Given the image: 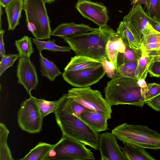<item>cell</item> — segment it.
<instances>
[{
    "label": "cell",
    "mask_w": 160,
    "mask_h": 160,
    "mask_svg": "<svg viewBox=\"0 0 160 160\" xmlns=\"http://www.w3.org/2000/svg\"><path fill=\"white\" fill-rule=\"evenodd\" d=\"M54 113L62 135L82 142L96 150H99V132L75 115L67 94H63L59 99Z\"/></svg>",
    "instance_id": "cell-1"
},
{
    "label": "cell",
    "mask_w": 160,
    "mask_h": 160,
    "mask_svg": "<svg viewBox=\"0 0 160 160\" xmlns=\"http://www.w3.org/2000/svg\"><path fill=\"white\" fill-rule=\"evenodd\" d=\"M116 33L109 27L96 28L93 31L62 38L76 53L101 61L103 57L108 58L106 47L111 37Z\"/></svg>",
    "instance_id": "cell-2"
},
{
    "label": "cell",
    "mask_w": 160,
    "mask_h": 160,
    "mask_svg": "<svg viewBox=\"0 0 160 160\" xmlns=\"http://www.w3.org/2000/svg\"><path fill=\"white\" fill-rule=\"evenodd\" d=\"M104 92L111 106L128 104L142 107L146 103L136 79L115 77L107 83Z\"/></svg>",
    "instance_id": "cell-3"
},
{
    "label": "cell",
    "mask_w": 160,
    "mask_h": 160,
    "mask_svg": "<svg viewBox=\"0 0 160 160\" xmlns=\"http://www.w3.org/2000/svg\"><path fill=\"white\" fill-rule=\"evenodd\" d=\"M111 132L124 144L160 149V134L147 126L123 123L116 127Z\"/></svg>",
    "instance_id": "cell-4"
},
{
    "label": "cell",
    "mask_w": 160,
    "mask_h": 160,
    "mask_svg": "<svg viewBox=\"0 0 160 160\" xmlns=\"http://www.w3.org/2000/svg\"><path fill=\"white\" fill-rule=\"evenodd\" d=\"M45 3L43 0H23L27 27L38 40L50 39L52 32Z\"/></svg>",
    "instance_id": "cell-5"
},
{
    "label": "cell",
    "mask_w": 160,
    "mask_h": 160,
    "mask_svg": "<svg viewBox=\"0 0 160 160\" xmlns=\"http://www.w3.org/2000/svg\"><path fill=\"white\" fill-rule=\"evenodd\" d=\"M84 143L62 135L49 152L47 160H94L91 150Z\"/></svg>",
    "instance_id": "cell-6"
},
{
    "label": "cell",
    "mask_w": 160,
    "mask_h": 160,
    "mask_svg": "<svg viewBox=\"0 0 160 160\" xmlns=\"http://www.w3.org/2000/svg\"><path fill=\"white\" fill-rule=\"evenodd\" d=\"M67 94L69 97L89 108L103 113L108 119L111 118L112 106L98 90L89 87L72 88L68 90Z\"/></svg>",
    "instance_id": "cell-7"
},
{
    "label": "cell",
    "mask_w": 160,
    "mask_h": 160,
    "mask_svg": "<svg viewBox=\"0 0 160 160\" xmlns=\"http://www.w3.org/2000/svg\"><path fill=\"white\" fill-rule=\"evenodd\" d=\"M37 98L32 95L21 104L18 113V122L23 131L30 133H38L42 129L43 118L38 105Z\"/></svg>",
    "instance_id": "cell-8"
},
{
    "label": "cell",
    "mask_w": 160,
    "mask_h": 160,
    "mask_svg": "<svg viewBox=\"0 0 160 160\" xmlns=\"http://www.w3.org/2000/svg\"><path fill=\"white\" fill-rule=\"evenodd\" d=\"M105 74L102 65L79 70L64 71L62 76L70 85L77 88H85L98 82Z\"/></svg>",
    "instance_id": "cell-9"
},
{
    "label": "cell",
    "mask_w": 160,
    "mask_h": 160,
    "mask_svg": "<svg viewBox=\"0 0 160 160\" xmlns=\"http://www.w3.org/2000/svg\"><path fill=\"white\" fill-rule=\"evenodd\" d=\"M75 8L84 18L92 21L99 28L109 26L106 7L101 4L87 0H78Z\"/></svg>",
    "instance_id": "cell-10"
},
{
    "label": "cell",
    "mask_w": 160,
    "mask_h": 160,
    "mask_svg": "<svg viewBox=\"0 0 160 160\" xmlns=\"http://www.w3.org/2000/svg\"><path fill=\"white\" fill-rule=\"evenodd\" d=\"M148 17L141 5L138 4L133 5L123 18L122 21L141 43L149 23Z\"/></svg>",
    "instance_id": "cell-11"
},
{
    "label": "cell",
    "mask_w": 160,
    "mask_h": 160,
    "mask_svg": "<svg viewBox=\"0 0 160 160\" xmlns=\"http://www.w3.org/2000/svg\"><path fill=\"white\" fill-rule=\"evenodd\" d=\"M16 72L18 83L22 85L30 96L31 90L36 89L38 80L36 68L30 58H19Z\"/></svg>",
    "instance_id": "cell-12"
},
{
    "label": "cell",
    "mask_w": 160,
    "mask_h": 160,
    "mask_svg": "<svg viewBox=\"0 0 160 160\" xmlns=\"http://www.w3.org/2000/svg\"><path fill=\"white\" fill-rule=\"evenodd\" d=\"M117 138L111 132L100 134L99 150L101 160H128L118 144Z\"/></svg>",
    "instance_id": "cell-13"
},
{
    "label": "cell",
    "mask_w": 160,
    "mask_h": 160,
    "mask_svg": "<svg viewBox=\"0 0 160 160\" xmlns=\"http://www.w3.org/2000/svg\"><path fill=\"white\" fill-rule=\"evenodd\" d=\"M96 29L83 23L77 24L73 22L63 23L58 25L52 31L51 35L62 38L87 33L94 31Z\"/></svg>",
    "instance_id": "cell-14"
},
{
    "label": "cell",
    "mask_w": 160,
    "mask_h": 160,
    "mask_svg": "<svg viewBox=\"0 0 160 160\" xmlns=\"http://www.w3.org/2000/svg\"><path fill=\"white\" fill-rule=\"evenodd\" d=\"M94 130L98 132L107 130L108 118L99 112L93 110L82 113L79 118Z\"/></svg>",
    "instance_id": "cell-15"
},
{
    "label": "cell",
    "mask_w": 160,
    "mask_h": 160,
    "mask_svg": "<svg viewBox=\"0 0 160 160\" xmlns=\"http://www.w3.org/2000/svg\"><path fill=\"white\" fill-rule=\"evenodd\" d=\"M116 33L127 47L136 52L142 53L141 43L123 21L120 22Z\"/></svg>",
    "instance_id": "cell-16"
},
{
    "label": "cell",
    "mask_w": 160,
    "mask_h": 160,
    "mask_svg": "<svg viewBox=\"0 0 160 160\" xmlns=\"http://www.w3.org/2000/svg\"><path fill=\"white\" fill-rule=\"evenodd\" d=\"M102 65V61L81 55L72 57L64 71H73L82 70Z\"/></svg>",
    "instance_id": "cell-17"
},
{
    "label": "cell",
    "mask_w": 160,
    "mask_h": 160,
    "mask_svg": "<svg viewBox=\"0 0 160 160\" xmlns=\"http://www.w3.org/2000/svg\"><path fill=\"white\" fill-rule=\"evenodd\" d=\"M23 7V0H15L5 8L8 30H13L19 24Z\"/></svg>",
    "instance_id": "cell-18"
},
{
    "label": "cell",
    "mask_w": 160,
    "mask_h": 160,
    "mask_svg": "<svg viewBox=\"0 0 160 160\" xmlns=\"http://www.w3.org/2000/svg\"><path fill=\"white\" fill-rule=\"evenodd\" d=\"M126 45L121 38L115 33L111 37L106 47V53L108 60L114 65L116 70L117 69V58L119 53L125 52Z\"/></svg>",
    "instance_id": "cell-19"
},
{
    "label": "cell",
    "mask_w": 160,
    "mask_h": 160,
    "mask_svg": "<svg viewBox=\"0 0 160 160\" xmlns=\"http://www.w3.org/2000/svg\"><path fill=\"white\" fill-rule=\"evenodd\" d=\"M46 142H39L20 160H47L49 152L54 146Z\"/></svg>",
    "instance_id": "cell-20"
},
{
    "label": "cell",
    "mask_w": 160,
    "mask_h": 160,
    "mask_svg": "<svg viewBox=\"0 0 160 160\" xmlns=\"http://www.w3.org/2000/svg\"><path fill=\"white\" fill-rule=\"evenodd\" d=\"M121 148L128 160H156L145 150V148L125 144Z\"/></svg>",
    "instance_id": "cell-21"
},
{
    "label": "cell",
    "mask_w": 160,
    "mask_h": 160,
    "mask_svg": "<svg viewBox=\"0 0 160 160\" xmlns=\"http://www.w3.org/2000/svg\"><path fill=\"white\" fill-rule=\"evenodd\" d=\"M40 72L42 75L48 79L53 81L56 77L62 74L59 68L52 61L44 58L41 52H39Z\"/></svg>",
    "instance_id": "cell-22"
},
{
    "label": "cell",
    "mask_w": 160,
    "mask_h": 160,
    "mask_svg": "<svg viewBox=\"0 0 160 160\" xmlns=\"http://www.w3.org/2000/svg\"><path fill=\"white\" fill-rule=\"evenodd\" d=\"M142 55L138 60L136 70V78L138 80L141 79H145L150 66L153 62L148 52L143 50H142Z\"/></svg>",
    "instance_id": "cell-23"
},
{
    "label": "cell",
    "mask_w": 160,
    "mask_h": 160,
    "mask_svg": "<svg viewBox=\"0 0 160 160\" xmlns=\"http://www.w3.org/2000/svg\"><path fill=\"white\" fill-rule=\"evenodd\" d=\"M9 131L2 123H0V160H12L13 159L7 142Z\"/></svg>",
    "instance_id": "cell-24"
},
{
    "label": "cell",
    "mask_w": 160,
    "mask_h": 160,
    "mask_svg": "<svg viewBox=\"0 0 160 160\" xmlns=\"http://www.w3.org/2000/svg\"><path fill=\"white\" fill-rule=\"evenodd\" d=\"M138 60L126 62L117 66L115 77L136 79L135 73Z\"/></svg>",
    "instance_id": "cell-25"
},
{
    "label": "cell",
    "mask_w": 160,
    "mask_h": 160,
    "mask_svg": "<svg viewBox=\"0 0 160 160\" xmlns=\"http://www.w3.org/2000/svg\"><path fill=\"white\" fill-rule=\"evenodd\" d=\"M32 42L36 45L38 51L47 50L52 52H70L71 48L69 46H61L55 43V40L41 41L36 38H32Z\"/></svg>",
    "instance_id": "cell-26"
},
{
    "label": "cell",
    "mask_w": 160,
    "mask_h": 160,
    "mask_svg": "<svg viewBox=\"0 0 160 160\" xmlns=\"http://www.w3.org/2000/svg\"><path fill=\"white\" fill-rule=\"evenodd\" d=\"M15 45L18 52L19 58H30L34 52L31 38L28 36H24L21 39L16 40Z\"/></svg>",
    "instance_id": "cell-27"
},
{
    "label": "cell",
    "mask_w": 160,
    "mask_h": 160,
    "mask_svg": "<svg viewBox=\"0 0 160 160\" xmlns=\"http://www.w3.org/2000/svg\"><path fill=\"white\" fill-rule=\"evenodd\" d=\"M157 42H160V32L153 29L149 23L142 40L141 48L147 44Z\"/></svg>",
    "instance_id": "cell-28"
},
{
    "label": "cell",
    "mask_w": 160,
    "mask_h": 160,
    "mask_svg": "<svg viewBox=\"0 0 160 160\" xmlns=\"http://www.w3.org/2000/svg\"><path fill=\"white\" fill-rule=\"evenodd\" d=\"M37 102L42 117L54 112L59 102V99L49 101L44 99H38Z\"/></svg>",
    "instance_id": "cell-29"
},
{
    "label": "cell",
    "mask_w": 160,
    "mask_h": 160,
    "mask_svg": "<svg viewBox=\"0 0 160 160\" xmlns=\"http://www.w3.org/2000/svg\"><path fill=\"white\" fill-rule=\"evenodd\" d=\"M124 53H119L117 58V66L127 62L138 60L142 53L136 52L126 46Z\"/></svg>",
    "instance_id": "cell-30"
},
{
    "label": "cell",
    "mask_w": 160,
    "mask_h": 160,
    "mask_svg": "<svg viewBox=\"0 0 160 160\" xmlns=\"http://www.w3.org/2000/svg\"><path fill=\"white\" fill-rule=\"evenodd\" d=\"M141 92L147 102L160 94V84L155 82L148 83L146 87L141 88Z\"/></svg>",
    "instance_id": "cell-31"
},
{
    "label": "cell",
    "mask_w": 160,
    "mask_h": 160,
    "mask_svg": "<svg viewBox=\"0 0 160 160\" xmlns=\"http://www.w3.org/2000/svg\"><path fill=\"white\" fill-rule=\"evenodd\" d=\"M19 57V54H6L1 58L0 62V76L10 67H12L14 62Z\"/></svg>",
    "instance_id": "cell-32"
},
{
    "label": "cell",
    "mask_w": 160,
    "mask_h": 160,
    "mask_svg": "<svg viewBox=\"0 0 160 160\" xmlns=\"http://www.w3.org/2000/svg\"><path fill=\"white\" fill-rule=\"evenodd\" d=\"M69 97L72 110L75 115L78 118H80L81 114L82 112L93 110Z\"/></svg>",
    "instance_id": "cell-33"
},
{
    "label": "cell",
    "mask_w": 160,
    "mask_h": 160,
    "mask_svg": "<svg viewBox=\"0 0 160 160\" xmlns=\"http://www.w3.org/2000/svg\"><path fill=\"white\" fill-rule=\"evenodd\" d=\"M101 61L107 76L111 79L115 78L116 68L112 62L105 57L102 58Z\"/></svg>",
    "instance_id": "cell-34"
},
{
    "label": "cell",
    "mask_w": 160,
    "mask_h": 160,
    "mask_svg": "<svg viewBox=\"0 0 160 160\" xmlns=\"http://www.w3.org/2000/svg\"><path fill=\"white\" fill-rule=\"evenodd\" d=\"M150 77H160V61L153 62L150 65L148 70Z\"/></svg>",
    "instance_id": "cell-35"
},
{
    "label": "cell",
    "mask_w": 160,
    "mask_h": 160,
    "mask_svg": "<svg viewBox=\"0 0 160 160\" xmlns=\"http://www.w3.org/2000/svg\"><path fill=\"white\" fill-rule=\"evenodd\" d=\"M157 0H149L145 6L146 13L152 17L154 14L156 8Z\"/></svg>",
    "instance_id": "cell-36"
},
{
    "label": "cell",
    "mask_w": 160,
    "mask_h": 160,
    "mask_svg": "<svg viewBox=\"0 0 160 160\" xmlns=\"http://www.w3.org/2000/svg\"><path fill=\"white\" fill-rule=\"evenodd\" d=\"M146 103L153 109L160 112V94L147 101Z\"/></svg>",
    "instance_id": "cell-37"
},
{
    "label": "cell",
    "mask_w": 160,
    "mask_h": 160,
    "mask_svg": "<svg viewBox=\"0 0 160 160\" xmlns=\"http://www.w3.org/2000/svg\"><path fill=\"white\" fill-rule=\"evenodd\" d=\"M141 50H144L148 52L152 51L160 50V42L147 44L142 47Z\"/></svg>",
    "instance_id": "cell-38"
},
{
    "label": "cell",
    "mask_w": 160,
    "mask_h": 160,
    "mask_svg": "<svg viewBox=\"0 0 160 160\" xmlns=\"http://www.w3.org/2000/svg\"><path fill=\"white\" fill-rule=\"evenodd\" d=\"M5 31L3 29H0V56L2 58L6 55L3 42V35Z\"/></svg>",
    "instance_id": "cell-39"
},
{
    "label": "cell",
    "mask_w": 160,
    "mask_h": 160,
    "mask_svg": "<svg viewBox=\"0 0 160 160\" xmlns=\"http://www.w3.org/2000/svg\"><path fill=\"white\" fill-rule=\"evenodd\" d=\"M149 23L153 29L160 32V22L153 19L152 17H148Z\"/></svg>",
    "instance_id": "cell-40"
},
{
    "label": "cell",
    "mask_w": 160,
    "mask_h": 160,
    "mask_svg": "<svg viewBox=\"0 0 160 160\" xmlns=\"http://www.w3.org/2000/svg\"><path fill=\"white\" fill-rule=\"evenodd\" d=\"M152 18L155 20L160 22V0H157L156 10Z\"/></svg>",
    "instance_id": "cell-41"
},
{
    "label": "cell",
    "mask_w": 160,
    "mask_h": 160,
    "mask_svg": "<svg viewBox=\"0 0 160 160\" xmlns=\"http://www.w3.org/2000/svg\"><path fill=\"white\" fill-rule=\"evenodd\" d=\"M148 53L149 56L153 59V62L160 61V50L152 51Z\"/></svg>",
    "instance_id": "cell-42"
},
{
    "label": "cell",
    "mask_w": 160,
    "mask_h": 160,
    "mask_svg": "<svg viewBox=\"0 0 160 160\" xmlns=\"http://www.w3.org/2000/svg\"><path fill=\"white\" fill-rule=\"evenodd\" d=\"M15 0H0V5L5 8Z\"/></svg>",
    "instance_id": "cell-43"
},
{
    "label": "cell",
    "mask_w": 160,
    "mask_h": 160,
    "mask_svg": "<svg viewBox=\"0 0 160 160\" xmlns=\"http://www.w3.org/2000/svg\"><path fill=\"white\" fill-rule=\"evenodd\" d=\"M138 83L141 88H144L147 85L145 79H141L138 80Z\"/></svg>",
    "instance_id": "cell-44"
},
{
    "label": "cell",
    "mask_w": 160,
    "mask_h": 160,
    "mask_svg": "<svg viewBox=\"0 0 160 160\" xmlns=\"http://www.w3.org/2000/svg\"><path fill=\"white\" fill-rule=\"evenodd\" d=\"M149 0H138L135 4H138L141 5H146Z\"/></svg>",
    "instance_id": "cell-45"
},
{
    "label": "cell",
    "mask_w": 160,
    "mask_h": 160,
    "mask_svg": "<svg viewBox=\"0 0 160 160\" xmlns=\"http://www.w3.org/2000/svg\"><path fill=\"white\" fill-rule=\"evenodd\" d=\"M44 2L45 3H50L52 2L55 0H43Z\"/></svg>",
    "instance_id": "cell-46"
},
{
    "label": "cell",
    "mask_w": 160,
    "mask_h": 160,
    "mask_svg": "<svg viewBox=\"0 0 160 160\" xmlns=\"http://www.w3.org/2000/svg\"><path fill=\"white\" fill-rule=\"evenodd\" d=\"M137 0H130L131 4L133 6L135 4Z\"/></svg>",
    "instance_id": "cell-47"
},
{
    "label": "cell",
    "mask_w": 160,
    "mask_h": 160,
    "mask_svg": "<svg viewBox=\"0 0 160 160\" xmlns=\"http://www.w3.org/2000/svg\"><path fill=\"white\" fill-rule=\"evenodd\" d=\"M138 0H137L136 2H137V1H138ZM136 3H135V4H136Z\"/></svg>",
    "instance_id": "cell-48"
},
{
    "label": "cell",
    "mask_w": 160,
    "mask_h": 160,
    "mask_svg": "<svg viewBox=\"0 0 160 160\" xmlns=\"http://www.w3.org/2000/svg\"><path fill=\"white\" fill-rule=\"evenodd\" d=\"M159 78H160V77H159Z\"/></svg>",
    "instance_id": "cell-49"
}]
</instances>
